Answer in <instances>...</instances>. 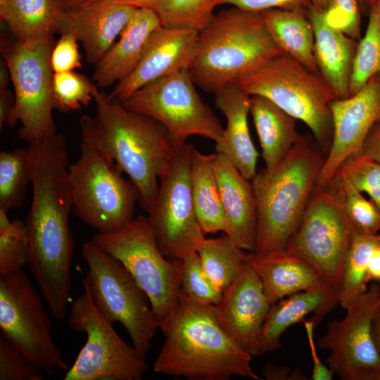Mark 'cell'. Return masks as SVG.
<instances>
[{"label":"cell","instance_id":"6da1fadb","mask_svg":"<svg viewBox=\"0 0 380 380\" xmlns=\"http://www.w3.org/2000/svg\"><path fill=\"white\" fill-rule=\"evenodd\" d=\"M93 100L94 115H85L80 120L82 142L128 175L138 189V203L149 213L158 191V179L169 169L175 147L160 122L126 108L120 100L97 87Z\"/></svg>","mask_w":380,"mask_h":380},{"label":"cell","instance_id":"7a4b0ae2","mask_svg":"<svg viewBox=\"0 0 380 380\" xmlns=\"http://www.w3.org/2000/svg\"><path fill=\"white\" fill-rule=\"evenodd\" d=\"M156 358V373L189 380H228L232 376L260 380L251 367L252 355L222 327L215 305L179 293Z\"/></svg>","mask_w":380,"mask_h":380},{"label":"cell","instance_id":"3957f363","mask_svg":"<svg viewBox=\"0 0 380 380\" xmlns=\"http://www.w3.org/2000/svg\"><path fill=\"white\" fill-rule=\"evenodd\" d=\"M283 53L260 12L233 6L198 32L189 70L196 86L214 93Z\"/></svg>","mask_w":380,"mask_h":380},{"label":"cell","instance_id":"277c9868","mask_svg":"<svg viewBox=\"0 0 380 380\" xmlns=\"http://www.w3.org/2000/svg\"><path fill=\"white\" fill-rule=\"evenodd\" d=\"M325 157L304 136L274 170L265 167L251 181L257 206L254 252L286 249L298 229Z\"/></svg>","mask_w":380,"mask_h":380},{"label":"cell","instance_id":"5b68a950","mask_svg":"<svg viewBox=\"0 0 380 380\" xmlns=\"http://www.w3.org/2000/svg\"><path fill=\"white\" fill-rule=\"evenodd\" d=\"M233 84L267 98L310 129L319 148L329 151L333 132L331 103L336 97L320 73L283 53Z\"/></svg>","mask_w":380,"mask_h":380},{"label":"cell","instance_id":"8992f818","mask_svg":"<svg viewBox=\"0 0 380 380\" xmlns=\"http://www.w3.org/2000/svg\"><path fill=\"white\" fill-rule=\"evenodd\" d=\"M81 252L87 266L84 292L109 322L122 324L132 346L146 359L159 329L148 296L118 260L91 241L82 244Z\"/></svg>","mask_w":380,"mask_h":380},{"label":"cell","instance_id":"52a82bcc","mask_svg":"<svg viewBox=\"0 0 380 380\" xmlns=\"http://www.w3.org/2000/svg\"><path fill=\"white\" fill-rule=\"evenodd\" d=\"M101 153L82 142L79 158L68 167L72 209L98 233L119 231L133 219L137 188Z\"/></svg>","mask_w":380,"mask_h":380},{"label":"cell","instance_id":"ba28073f","mask_svg":"<svg viewBox=\"0 0 380 380\" xmlns=\"http://www.w3.org/2000/svg\"><path fill=\"white\" fill-rule=\"evenodd\" d=\"M91 241L132 274L148 296L161 329L178 301L181 260H170L163 255L147 217H134L115 232L97 233Z\"/></svg>","mask_w":380,"mask_h":380},{"label":"cell","instance_id":"9c48e42d","mask_svg":"<svg viewBox=\"0 0 380 380\" xmlns=\"http://www.w3.org/2000/svg\"><path fill=\"white\" fill-rule=\"evenodd\" d=\"M53 42L52 37L32 42L18 40L4 51L15 100L6 124L13 127L19 121L22 126L18 137L30 146L56 134L52 117L56 109L51 65Z\"/></svg>","mask_w":380,"mask_h":380},{"label":"cell","instance_id":"30bf717a","mask_svg":"<svg viewBox=\"0 0 380 380\" xmlns=\"http://www.w3.org/2000/svg\"><path fill=\"white\" fill-rule=\"evenodd\" d=\"M189 70L177 72L141 87L123 106L160 122L176 148L191 136L219 143L224 127L202 100Z\"/></svg>","mask_w":380,"mask_h":380},{"label":"cell","instance_id":"8fae6325","mask_svg":"<svg viewBox=\"0 0 380 380\" xmlns=\"http://www.w3.org/2000/svg\"><path fill=\"white\" fill-rule=\"evenodd\" d=\"M69 327L85 334L86 342L64 380H140L148 364L133 346L118 334L87 293L71 303Z\"/></svg>","mask_w":380,"mask_h":380},{"label":"cell","instance_id":"7c38bea8","mask_svg":"<svg viewBox=\"0 0 380 380\" xmlns=\"http://www.w3.org/2000/svg\"><path fill=\"white\" fill-rule=\"evenodd\" d=\"M356 233L338 197L327 185L316 184L286 250L312 265L339 298L343 262Z\"/></svg>","mask_w":380,"mask_h":380},{"label":"cell","instance_id":"4fadbf2b","mask_svg":"<svg viewBox=\"0 0 380 380\" xmlns=\"http://www.w3.org/2000/svg\"><path fill=\"white\" fill-rule=\"evenodd\" d=\"M49 312L23 270L0 275L1 336L45 374L68 366L51 336Z\"/></svg>","mask_w":380,"mask_h":380},{"label":"cell","instance_id":"5bb4252c","mask_svg":"<svg viewBox=\"0 0 380 380\" xmlns=\"http://www.w3.org/2000/svg\"><path fill=\"white\" fill-rule=\"evenodd\" d=\"M194 146L176 147L167 171L160 177L157 196L147 218L163 255L179 260L196 252L205 237L195 211L191 184Z\"/></svg>","mask_w":380,"mask_h":380},{"label":"cell","instance_id":"9a60e30c","mask_svg":"<svg viewBox=\"0 0 380 380\" xmlns=\"http://www.w3.org/2000/svg\"><path fill=\"white\" fill-rule=\"evenodd\" d=\"M380 305V284L367 290L348 307L343 318L327 325L317 346L329 350L328 367L343 380H380V353L371 334V320Z\"/></svg>","mask_w":380,"mask_h":380},{"label":"cell","instance_id":"2e32d148","mask_svg":"<svg viewBox=\"0 0 380 380\" xmlns=\"http://www.w3.org/2000/svg\"><path fill=\"white\" fill-rule=\"evenodd\" d=\"M333 132L317 185H327L350 156L362 153L372 127L380 123V74L373 76L358 91L331 103Z\"/></svg>","mask_w":380,"mask_h":380},{"label":"cell","instance_id":"e0dca14e","mask_svg":"<svg viewBox=\"0 0 380 380\" xmlns=\"http://www.w3.org/2000/svg\"><path fill=\"white\" fill-rule=\"evenodd\" d=\"M271 306L259 277L246 262L215 310L224 331L253 357L262 355L261 333Z\"/></svg>","mask_w":380,"mask_h":380},{"label":"cell","instance_id":"ac0fdd59","mask_svg":"<svg viewBox=\"0 0 380 380\" xmlns=\"http://www.w3.org/2000/svg\"><path fill=\"white\" fill-rule=\"evenodd\" d=\"M198 32L160 26L151 34L133 72L118 82L110 96L123 102L145 85L184 70H189Z\"/></svg>","mask_w":380,"mask_h":380},{"label":"cell","instance_id":"d6986e66","mask_svg":"<svg viewBox=\"0 0 380 380\" xmlns=\"http://www.w3.org/2000/svg\"><path fill=\"white\" fill-rule=\"evenodd\" d=\"M134 6L96 0L61 9L55 31L73 34L83 46L86 60L96 66L134 13Z\"/></svg>","mask_w":380,"mask_h":380},{"label":"cell","instance_id":"ffe728a7","mask_svg":"<svg viewBox=\"0 0 380 380\" xmlns=\"http://www.w3.org/2000/svg\"><path fill=\"white\" fill-rule=\"evenodd\" d=\"M213 168L227 220L224 234L241 249L254 252L257 206L251 182L224 154L215 153Z\"/></svg>","mask_w":380,"mask_h":380},{"label":"cell","instance_id":"44dd1931","mask_svg":"<svg viewBox=\"0 0 380 380\" xmlns=\"http://www.w3.org/2000/svg\"><path fill=\"white\" fill-rule=\"evenodd\" d=\"M213 94L215 105L227 122L221 141L215 144L216 153L226 156L242 175L251 181L258 172L260 154L248 127L251 96L233 84Z\"/></svg>","mask_w":380,"mask_h":380},{"label":"cell","instance_id":"7402d4cb","mask_svg":"<svg viewBox=\"0 0 380 380\" xmlns=\"http://www.w3.org/2000/svg\"><path fill=\"white\" fill-rule=\"evenodd\" d=\"M246 262L259 277L271 305L299 291L329 286L312 265L286 249L248 252Z\"/></svg>","mask_w":380,"mask_h":380},{"label":"cell","instance_id":"603a6c76","mask_svg":"<svg viewBox=\"0 0 380 380\" xmlns=\"http://www.w3.org/2000/svg\"><path fill=\"white\" fill-rule=\"evenodd\" d=\"M306 14L314 30V56L319 72L336 99L349 96V82L357 42L330 26L310 3Z\"/></svg>","mask_w":380,"mask_h":380},{"label":"cell","instance_id":"cb8c5ba5","mask_svg":"<svg viewBox=\"0 0 380 380\" xmlns=\"http://www.w3.org/2000/svg\"><path fill=\"white\" fill-rule=\"evenodd\" d=\"M160 26L154 10L137 8L118 40L96 65L92 80L96 87H108L130 75L140 62L151 34Z\"/></svg>","mask_w":380,"mask_h":380},{"label":"cell","instance_id":"d4e9b609","mask_svg":"<svg viewBox=\"0 0 380 380\" xmlns=\"http://www.w3.org/2000/svg\"><path fill=\"white\" fill-rule=\"evenodd\" d=\"M337 304L338 295L329 286L299 291L280 299L271 306L264 322L260 338L262 354L279 349L284 331L310 313H315L310 319L316 328Z\"/></svg>","mask_w":380,"mask_h":380},{"label":"cell","instance_id":"484cf974","mask_svg":"<svg viewBox=\"0 0 380 380\" xmlns=\"http://www.w3.org/2000/svg\"><path fill=\"white\" fill-rule=\"evenodd\" d=\"M250 113L265 168L274 170L302 137L296 129V119L270 100L258 95L251 96Z\"/></svg>","mask_w":380,"mask_h":380},{"label":"cell","instance_id":"4316f807","mask_svg":"<svg viewBox=\"0 0 380 380\" xmlns=\"http://www.w3.org/2000/svg\"><path fill=\"white\" fill-rule=\"evenodd\" d=\"M260 13L283 52L309 70L319 73L314 56V30L305 10L272 8Z\"/></svg>","mask_w":380,"mask_h":380},{"label":"cell","instance_id":"83f0119b","mask_svg":"<svg viewBox=\"0 0 380 380\" xmlns=\"http://www.w3.org/2000/svg\"><path fill=\"white\" fill-rule=\"evenodd\" d=\"M215 153L192 151L191 184L197 219L204 235L224 233L227 220L213 168Z\"/></svg>","mask_w":380,"mask_h":380},{"label":"cell","instance_id":"f1b7e54d","mask_svg":"<svg viewBox=\"0 0 380 380\" xmlns=\"http://www.w3.org/2000/svg\"><path fill=\"white\" fill-rule=\"evenodd\" d=\"M61 10L56 0H8L0 15L18 40L32 42L52 37Z\"/></svg>","mask_w":380,"mask_h":380},{"label":"cell","instance_id":"f546056e","mask_svg":"<svg viewBox=\"0 0 380 380\" xmlns=\"http://www.w3.org/2000/svg\"><path fill=\"white\" fill-rule=\"evenodd\" d=\"M196 251L207 274L222 292L246 262V251L226 234L218 238L204 237Z\"/></svg>","mask_w":380,"mask_h":380},{"label":"cell","instance_id":"4dcf8cb0","mask_svg":"<svg viewBox=\"0 0 380 380\" xmlns=\"http://www.w3.org/2000/svg\"><path fill=\"white\" fill-rule=\"evenodd\" d=\"M380 247V234L356 233L346 254L339 292V304L345 310L367 290L366 274L374 251Z\"/></svg>","mask_w":380,"mask_h":380},{"label":"cell","instance_id":"1f68e13d","mask_svg":"<svg viewBox=\"0 0 380 380\" xmlns=\"http://www.w3.org/2000/svg\"><path fill=\"white\" fill-rule=\"evenodd\" d=\"M32 156L28 149L0 152V209L8 212L22 206L32 181Z\"/></svg>","mask_w":380,"mask_h":380},{"label":"cell","instance_id":"d6a6232c","mask_svg":"<svg viewBox=\"0 0 380 380\" xmlns=\"http://www.w3.org/2000/svg\"><path fill=\"white\" fill-rule=\"evenodd\" d=\"M380 74V16L371 6L366 32L357 46L349 82V96Z\"/></svg>","mask_w":380,"mask_h":380},{"label":"cell","instance_id":"836d02e7","mask_svg":"<svg viewBox=\"0 0 380 380\" xmlns=\"http://www.w3.org/2000/svg\"><path fill=\"white\" fill-rule=\"evenodd\" d=\"M340 199L346 215L357 233L374 234L380 229V209L366 199L345 177L336 175L327 184Z\"/></svg>","mask_w":380,"mask_h":380},{"label":"cell","instance_id":"e575fe53","mask_svg":"<svg viewBox=\"0 0 380 380\" xmlns=\"http://www.w3.org/2000/svg\"><path fill=\"white\" fill-rule=\"evenodd\" d=\"M220 0H162L156 9L162 26L200 32L212 20Z\"/></svg>","mask_w":380,"mask_h":380},{"label":"cell","instance_id":"d590c367","mask_svg":"<svg viewBox=\"0 0 380 380\" xmlns=\"http://www.w3.org/2000/svg\"><path fill=\"white\" fill-rule=\"evenodd\" d=\"M30 256V236L25 222L11 221L8 212L0 209V275L14 273L27 265Z\"/></svg>","mask_w":380,"mask_h":380},{"label":"cell","instance_id":"8d00e7d4","mask_svg":"<svg viewBox=\"0 0 380 380\" xmlns=\"http://www.w3.org/2000/svg\"><path fill=\"white\" fill-rule=\"evenodd\" d=\"M180 260L179 293L202 304L217 305L222 292L207 274L196 251L186 255Z\"/></svg>","mask_w":380,"mask_h":380},{"label":"cell","instance_id":"74e56055","mask_svg":"<svg viewBox=\"0 0 380 380\" xmlns=\"http://www.w3.org/2000/svg\"><path fill=\"white\" fill-rule=\"evenodd\" d=\"M96 87L82 74L73 71L54 73L53 90L56 109L63 112L80 110L93 99Z\"/></svg>","mask_w":380,"mask_h":380},{"label":"cell","instance_id":"f35d334b","mask_svg":"<svg viewBox=\"0 0 380 380\" xmlns=\"http://www.w3.org/2000/svg\"><path fill=\"white\" fill-rule=\"evenodd\" d=\"M336 175L347 179L359 191L367 193L380 209V163L362 153L353 155L343 162Z\"/></svg>","mask_w":380,"mask_h":380},{"label":"cell","instance_id":"ab89813d","mask_svg":"<svg viewBox=\"0 0 380 380\" xmlns=\"http://www.w3.org/2000/svg\"><path fill=\"white\" fill-rule=\"evenodd\" d=\"M322 12L330 26L356 41L361 39V8L357 0H327Z\"/></svg>","mask_w":380,"mask_h":380},{"label":"cell","instance_id":"60d3db41","mask_svg":"<svg viewBox=\"0 0 380 380\" xmlns=\"http://www.w3.org/2000/svg\"><path fill=\"white\" fill-rule=\"evenodd\" d=\"M45 374L35 364L0 337V380H42Z\"/></svg>","mask_w":380,"mask_h":380},{"label":"cell","instance_id":"b9f144b4","mask_svg":"<svg viewBox=\"0 0 380 380\" xmlns=\"http://www.w3.org/2000/svg\"><path fill=\"white\" fill-rule=\"evenodd\" d=\"M78 42L70 32L61 34L51 54V65L54 73L73 71L82 67Z\"/></svg>","mask_w":380,"mask_h":380},{"label":"cell","instance_id":"7bdbcfd3","mask_svg":"<svg viewBox=\"0 0 380 380\" xmlns=\"http://www.w3.org/2000/svg\"><path fill=\"white\" fill-rule=\"evenodd\" d=\"M311 0H220L219 5H231L239 9L262 12L272 8L305 10Z\"/></svg>","mask_w":380,"mask_h":380},{"label":"cell","instance_id":"ee69618b","mask_svg":"<svg viewBox=\"0 0 380 380\" xmlns=\"http://www.w3.org/2000/svg\"><path fill=\"white\" fill-rule=\"evenodd\" d=\"M308 345L310 350L311 358L312 361V369L311 379L312 380H331L334 374L328 367L324 365L318 357L316 346L314 340V329L315 324L312 319L303 320Z\"/></svg>","mask_w":380,"mask_h":380},{"label":"cell","instance_id":"f6af8a7d","mask_svg":"<svg viewBox=\"0 0 380 380\" xmlns=\"http://www.w3.org/2000/svg\"><path fill=\"white\" fill-rule=\"evenodd\" d=\"M362 153L380 163V123L374 125L367 134L363 144Z\"/></svg>","mask_w":380,"mask_h":380},{"label":"cell","instance_id":"bcb514c9","mask_svg":"<svg viewBox=\"0 0 380 380\" xmlns=\"http://www.w3.org/2000/svg\"><path fill=\"white\" fill-rule=\"evenodd\" d=\"M15 95L7 89L0 90V128L6 123L15 106Z\"/></svg>","mask_w":380,"mask_h":380},{"label":"cell","instance_id":"7dc6e473","mask_svg":"<svg viewBox=\"0 0 380 380\" xmlns=\"http://www.w3.org/2000/svg\"><path fill=\"white\" fill-rule=\"evenodd\" d=\"M370 281H380V247L374 251L368 264L366 282Z\"/></svg>","mask_w":380,"mask_h":380},{"label":"cell","instance_id":"c3c4849f","mask_svg":"<svg viewBox=\"0 0 380 380\" xmlns=\"http://www.w3.org/2000/svg\"><path fill=\"white\" fill-rule=\"evenodd\" d=\"M290 370L287 367H279L272 364H267L263 371V376L269 380L290 379Z\"/></svg>","mask_w":380,"mask_h":380},{"label":"cell","instance_id":"681fc988","mask_svg":"<svg viewBox=\"0 0 380 380\" xmlns=\"http://www.w3.org/2000/svg\"><path fill=\"white\" fill-rule=\"evenodd\" d=\"M106 2L127 4L136 8H150L156 11L162 0H103Z\"/></svg>","mask_w":380,"mask_h":380},{"label":"cell","instance_id":"f907efd6","mask_svg":"<svg viewBox=\"0 0 380 380\" xmlns=\"http://www.w3.org/2000/svg\"><path fill=\"white\" fill-rule=\"evenodd\" d=\"M370 329L373 341L380 353V305L374 312L371 320Z\"/></svg>","mask_w":380,"mask_h":380},{"label":"cell","instance_id":"816d5d0a","mask_svg":"<svg viewBox=\"0 0 380 380\" xmlns=\"http://www.w3.org/2000/svg\"><path fill=\"white\" fill-rule=\"evenodd\" d=\"M11 81V74L8 65L4 59L0 65V90L6 89L8 82Z\"/></svg>","mask_w":380,"mask_h":380},{"label":"cell","instance_id":"f5cc1de1","mask_svg":"<svg viewBox=\"0 0 380 380\" xmlns=\"http://www.w3.org/2000/svg\"><path fill=\"white\" fill-rule=\"evenodd\" d=\"M61 9H67L84 4L87 0H56Z\"/></svg>","mask_w":380,"mask_h":380},{"label":"cell","instance_id":"db71d44e","mask_svg":"<svg viewBox=\"0 0 380 380\" xmlns=\"http://www.w3.org/2000/svg\"><path fill=\"white\" fill-rule=\"evenodd\" d=\"M361 8V11L364 13H369L370 6L368 0H357Z\"/></svg>","mask_w":380,"mask_h":380},{"label":"cell","instance_id":"11a10c76","mask_svg":"<svg viewBox=\"0 0 380 380\" xmlns=\"http://www.w3.org/2000/svg\"><path fill=\"white\" fill-rule=\"evenodd\" d=\"M327 0H311V3L323 11L326 7Z\"/></svg>","mask_w":380,"mask_h":380},{"label":"cell","instance_id":"9f6ffc18","mask_svg":"<svg viewBox=\"0 0 380 380\" xmlns=\"http://www.w3.org/2000/svg\"><path fill=\"white\" fill-rule=\"evenodd\" d=\"M372 6H374L376 8L380 16V0H376Z\"/></svg>","mask_w":380,"mask_h":380},{"label":"cell","instance_id":"6f0895ef","mask_svg":"<svg viewBox=\"0 0 380 380\" xmlns=\"http://www.w3.org/2000/svg\"><path fill=\"white\" fill-rule=\"evenodd\" d=\"M376 0H368L369 6H371Z\"/></svg>","mask_w":380,"mask_h":380},{"label":"cell","instance_id":"680465c9","mask_svg":"<svg viewBox=\"0 0 380 380\" xmlns=\"http://www.w3.org/2000/svg\"><path fill=\"white\" fill-rule=\"evenodd\" d=\"M8 0H0V5H2L4 4H5L6 1H8Z\"/></svg>","mask_w":380,"mask_h":380},{"label":"cell","instance_id":"91938a15","mask_svg":"<svg viewBox=\"0 0 380 380\" xmlns=\"http://www.w3.org/2000/svg\"><path fill=\"white\" fill-rule=\"evenodd\" d=\"M94 1H96V0H87L85 3H89V2Z\"/></svg>","mask_w":380,"mask_h":380}]
</instances>
